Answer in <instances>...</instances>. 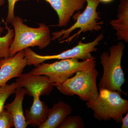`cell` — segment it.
<instances>
[{
    "label": "cell",
    "mask_w": 128,
    "mask_h": 128,
    "mask_svg": "<svg viewBox=\"0 0 128 128\" xmlns=\"http://www.w3.org/2000/svg\"><path fill=\"white\" fill-rule=\"evenodd\" d=\"M118 41L128 42V0H120L116 18L109 22Z\"/></svg>",
    "instance_id": "13"
},
{
    "label": "cell",
    "mask_w": 128,
    "mask_h": 128,
    "mask_svg": "<svg viewBox=\"0 0 128 128\" xmlns=\"http://www.w3.org/2000/svg\"><path fill=\"white\" fill-rule=\"evenodd\" d=\"M16 82L7 84L0 87V112L4 109L5 103L8 98L15 93L16 89L18 88Z\"/></svg>",
    "instance_id": "16"
},
{
    "label": "cell",
    "mask_w": 128,
    "mask_h": 128,
    "mask_svg": "<svg viewBox=\"0 0 128 128\" xmlns=\"http://www.w3.org/2000/svg\"><path fill=\"white\" fill-rule=\"evenodd\" d=\"M85 124L81 117L79 115L66 117L58 128H84Z\"/></svg>",
    "instance_id": "17"
},
{
    "label": "cell",
    "mask_w": 128,
    "mask_h": 128,
    "mask_svg": "<svg viewBox=\"0 0 128 128\" xmlns=\"http://www.w3.org/2000/svg\"><path fill=\"white\" fill-rule=\"evenodd\" d=\"M98 75L96 67L80 70L60 84L56 86L61 94L65 96H77L82 101L93 102L98 94L96 80Z\"/></svg>",
    "instance_id": "6"
},
{
    "label": "cell",
    "mask_w": 128,
    "mask_h": 128,
    "mask_svg": "<svg viewBox=\"0 0 128 128\" xmlns=\"http://www.w3.org/2000/svg\"><path fill=\"white\" fill-rule=\"evenodd\" d=\"M12 127H14L13 118L4 109L0 112V128H10Z\"/></svg>",
    "instance_id": "18"
},
{
    "label": "cell",
    "mask_w": 128,
    "mask_h": 128,
    "mask_svg": "<svg viewBox=\"0 0 128 128\" xmlns=\"http://www.w3.org/2000/svg\"><path fill=\"white\" fill-rule=\"evenodd\" d=\"M26 1L27 0H8V12L6 22V23L11 24L15 17L14 9L16 2L20 1Z\"/></svg>",
    "instance_id": "19"
},
{
    "label": "cell",
    "mask_w": 128,
    "mask_h": 128,
    "mask_svg": "<svg viewBox=\"0 0 128 128\" xmlns=\"http://www.w3.org/2000/svg\"><path fill=\"white\" fill-rule=\"evenodd\" d=\"M3 22L6 25L7 32L4 36H1V35L4 31V28L0 25V59L10 56V46L14 36V29L9 27L6 22Z\"/></svg>",
    "instance_id": "15"
},
{
    "label": "cell",
    "mask_w": 128,
    "mask_h": 128,
    "mask_svg": "<svg viewBox=\"0 0 128 128\" xmlns=\"http://www.w3.org/2000/svg\"><path fill=\"white\" fill-rule=\"evenodd\" d=\"M27 66L24 50L12 56L0 59V87L12 78H19Z\"/></svg>",
    "instance_id": "8"
},
{
    "label": "cell",
    "mask_w": 128,
    "mask_h": 128,
    "mask_svg": "<svg viewBox=\"0 0 128 128\" xmlns=\"http://www.w3.org/2000/svg\"><path fill=\"white\" fill-rule=\"evenodd\" d=\"M72 111L71 105L60 101L49 108L46 121L38 128H58L62 121L71 114Z\"/></svg>",
    "instance_id": "14"
},
{
    "label": "cell",
    "mask_w": 128,
    "mask_h": 128,
    "mask_svg": "<svg viewBox=\"0 0 128 128\" xmlns=\"http://www.w3.org/2000/svg\"><path fill=\"white\" fill-rule=\"evenodd\" d=\"M99 0H86V7L82 13L76 17V21L73 25L66 29L53 32L52 41L58 40L60 43H70L82 33L98 32L102 28L104 22L97 11Z\"/></svg>",
    "instance_id": "4"
},
{
    "label": "cell",
    "mask_w": 128,
    "mask_h": 128,
    "mask_svg": "<svg viewBox=\"0 0 128 128\" xmlns=\"http://www.w3.org/2000/svg\"><path fill=\"white\" fill-rule=\"evenodd\" d=\"M114 0H99L100 2L104 3H108L112 2Z\"/></svg>",
    "instance_id": "21"
},
{
    "label": "cell",
    "mask_w": 128,
    "mask_h": 128,
    "mask_svg": "<svg viewBox=\"0 0 128 128\" xmlns=\"http://www.w3.org/2000/svg\"><path fill=\"white\" fill-rule=\"evenodd\" d=\"M6 0H0V6H3L6 2Z\"/></svg>",
    "instance_id": "22"
},
{
    "label": "cell",
    "mask_w": 128,
    "mask_h": 128,
    "mask_svg": "<svg viewBox=\"0 0 128 128\" xmlns=\"http://www.w3.org/2000/svg\"><path fill=\"white\" fill-rule=\"evenodd\" d=\"M96 57L92 56L89 59L82 61L77 59L71 58L60 60L50 64L43 62L29 72L32 74L46 76L55 87L78 71L96 67Z\"/></svg>",
    "instance_id": "5"
},
{
    "label": "cell",
    "mask_w": 128,
    "mask_h": 128,
    "mask_svg": "<svg viewBox=\"0 0 128 128\" xmlns=\"http://www.w3.org/2000/svg\"><path fill=\"white\" fill-rule=\"evenodd\" d=\"M40 96L38 94L33 96L32 104L29 110H25L24 114L25 121L28 125L38 128L46 121L49 109L44 102L40 100Z\"/></svg>",
    "instance_id": "11"
},
{
    "label": "cell",
    "mask_w": 128,
    "mask_h": 128,
    "mask_svg": "<svg viewBox=\"0 0 128 128\" xmlns=\"http://www.w3.org/2000/svg\"><path fill=\"white\" fill-rule=\"evenodd\" d=\"M16 82L18 87H23L25 89L26 94L28 95L32 91L40 90L43 92L44 96H48L54 87L46 76L32 74L30 72L22 74L16 80Z\"/></svg>",
    "instance_id": "10"
},
{
    "label": "cell",
    "mask_w": 128,
    "mask_h": 128,
    "mask_svg": "<svg viewBox=\"0 0 128 128\" xmlns=\"http://www.w3.org/2000/svg\"><path fill=\"white\" fill-rule=\"evenodd\" d=\"M40 0H38V1ZM48 2L57 13L60 27L68 25L76 12L84 8L86 0H43Z\"/></svg>",
    "instance_id": "9"
},
{
    "label": "cell",
    "mask_w": 128,
    "mask_h": 128,
    "mask_svg": "<svg viewBox=\"0 0 128 128\" xmlns=\"http://www.w3.org/2000/svg\"><path fill=\"white\" fill-rule=\"evenodd\" d=\"M121 122L122 123V128H128V112L126 114V116L124 117H123L121 120Z\"/></svg>",
    "instance_id": "20"
},
{
    "label": "cell",
    "mask_w": 128,
    "mask_h": 128,
    "mask_svg": "<svg viewBox=\"0 0 128 128\" xmlns=\"http://www.w3.org/2000/svg\"><path fill=\"white\" fill-rule=\"evenodd\" d=\"M16 96L13 102L4 105V109L11 115L15 128H26L28 124L25 121L22 103L26 94L24 88L18 87L15 92Z\"/></svg>",
    "instance_id": "12"
},
{
    "label": "cell",
    "mask_w": 128,
    "mask_h": 128,
    "mask_svg": "<svg viewBox=\"0 0 128 128\" xmlns=\"http://www.w3.org/2000/svg\"><path fill=\"white\" fill-rule=\"evenodd\" d=\"M121 95L119 92L99 88L97 98L93 102H86V105L93 111L94 118L98 121L112 119L119 124L124 114L128 112V100Z\"/></svg>",
    "instance_id": "2"
},
{
    "label": "cell",
    "mask_w": 128,
    "mask_h": 128,
    "mask_svg": "<svg viewBox=\"0 0 128 128\" xmlns=\"http://www.w3.org/2000/svg\"><path fill=\"white\" fill-rule=\"evenodd\" d=\"M104 38V34H101L91 42L84 43L81 41H79L78 44L73 48L55 55H40L30 48H26L24 51L27 65L36 66L46 60H52L76 58L85 60L89 59L93 56L92 53L97 50V46Z\"/></svg>",
    "instance_id": "7"
},
{
    "label": "cell",
    "mask_w": 128,
    "mask_h": 128,
    "mask_svg": "<svg viewBox=\"0 0 128 128\" xmlns=\"http://www.w3.org/2000/svg\"><path fill=\"white\" fill-rule=\"evenodd\" d=\"M11 24L14 36L10 46V56L30 47H38L40 49H43L52 41L49 28L44 24L39 23L38 28L30 27L24 23L21 18L16 16Z\"/></svg>",
    "instance_id": "1"
},
{
    "label": "cell",
    "mask_w": 128,
    "mask_h": 128,
    "mask_svg": "<svg viewBox=\"0 0 128 128\" xmlns=\"http://www.w3.org/2000/svg\"><path fill=\"white\" fill-rule=\"evenodd\" d=\"M125 44L120 42L111 46L108 52H104L100 56L103 69V74L98 84L99 88L124 93L121 87L125 82L121 66Z\"/></svg>",
    "instance_id": "3"
}]
</instances>
